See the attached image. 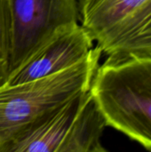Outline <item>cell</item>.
<instances>
[{
	"mask_svg": "<svg viewBox=\"0 0 151 152\" xmlns=\"http://www.w3.org/2000/svg\"><path fill=\"white\" fill-rule=\"evenodd\" d=\"M10 17L6 0H0V87L9 77Z\"/></svg>",
	"mask_w": 151,
	"mask_h": 152,
	"instance_id": "cell-7",
	"label": "cell"
},
{
	"mask_svg": "<svg viewBox=\"0 0 151 152\" xmlns=\"http://www.w3.org/2000/svg\"><path fill=\"white\" fill-rule=\"evenodd\" d=\"M9 77L56 33L80 23L79 0H6Z\"/></svg>",
	"mask_w": 151,
	"mask_h": 152,
	"instance_id": "cell-5",
	"label": "cell"
},
{
	"mask_svg": "<svg viewBox=\"0 0 151 152\" xmlns=\"http://www.w3.org/2000/svg\"><path fill=\"white\" fill-rule=\"evenodd\" d=\"M90 90L108 126L151 151V58H108Z\"/></svg>",
	"mask_w": 151,
	"mask_h": 152,
	"instance_id": "cell-2",
	"label": "cell"
},
{
	"mask_svg": "<svg viewBox=\"0 0 151 152\" xmlns=\"http://www.w3.org/2000/svg\"><path fill=\"white\" fill-rule=\"evenodd\" d=\"M93 43L80 23L61 30L13 72L5 85L33 81L64 71L85 60Z\"/></svg>",
	"mask_w": 151,
	"mask_h": 152,
	"instance_id": "cell-6",
	"label": "cell"
},
{
	"mask_svg": "<svg viewBox=\"0 0 151 152\" xmlns=\"http://www.w3.org/2000/svg\"><path fill=\"white\" fill-rule=\"evenodd\" d=\"M106 119L85 90L8 144L2 152H104L101 139Z\"/></svg>",
	"mask_w": 151,
	"mask_h": 152,
	"instance_id": "cell-3",
	"label": "cell"
},
{
	"mask_svg": "<svg viewBox=\"0 0 151 152\" xmlns=\"http://www.w3.org/2000/svg\"><path fill=\"white\" fill-rule=\"evenodd\" d=\"M79 14L108 58H151V0H79Z\"/></svg>",
	"mask_w": 151,
	"mask_h": 152,
	"instance_id": "cell-4",
	"label": "cell"
},
{
	"mask_svg": "<svg viewBox=\"0 0 151 152\" xmlns=\"http://www.w3.org/2000/svg\"><path fill=\"white\" fill-rule=\"evenodd\" d=\"M96 45L75 66L60 73L0 87V152L75 95L88 90L99 66Z\"/></svg>",
	"mask_w": 151,
	"mask_h": 152,
	"instance_id": "cell-1",
	"label": "cell"
}]
</instances>
